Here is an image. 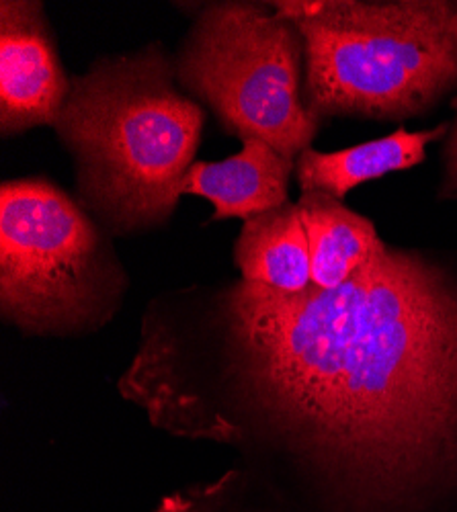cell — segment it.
<instances>
[{
	"label": "cell",
	"mask_w": 457,
	"mask_h": 512,
	"mask_svg": "<svg viewBox=\"0 0 457 512\" xmlns=\"http://www.w3.org/2000/svg\"><path fill=\"white\" fill-rule=\"evenodd\" d=\"M308 236L312 285L337 289L349 283L386 248L376 224L320 191L296 201Z\"/></svg>",
	"instance_id": "obj_9"
},
{
	"label": "cell",
	"mask_w": 457,
	"mask_h": 512,
	"mask_svg": "<svg viewBox=\"0 0 457 512\" xmlns=\"http://www.w3.org/2000/svg\"><path fill=\"white\" fill-rule=\"evenodd\" d=\"M447 132L449 123L423 132H408L406 127H398L390 136L337 152L308 148L296 160L300 191H320L343 201L349 191L363 183L402 173L425 162L427 146L445 138Z\"/></svg>",
	"instance_id": "obj_8"
},
{
	"label": "cell",
	"mask_w": 457,
	"mask_h": 512,
	"mask_svg": "<svg viewBox=\"0 0 457 512\" xmlns=\"http://www.w3.org/2000/svg\"><path fill=\"white\" fill-rule=\"evenodd\" d=\"M296 160L279 154L263 140H242V148L220 162L195 160L181 181V195L214 203L212 222H248L289 203V179Z\"/></svg>",
	"instance_id": "obj_7"
},
{
	"label": "cell",
	"mask_w": 457,
	"mask_h": 512,
	"mask_svg": "<svg viewBox=\"0 0 457 512\" xmlns=\"http://www.w3.org/2000/svg\"><path fill=\"white\" fill-rule=\"evenodd\" d=\"M117 390L289 512H457V252L386 244L337 289H166Z\"/></svg>",
	"instance_id": "obj_1"
},
{
	"label": "cell",
	"mask_w": 457,
	"mask_h": 512,
	"mask_svg": "<svg viewBox=\"0 0 457 512\" xmlns=\"http://www.w3.org/2000/svg\"><path fill=\"white\" fill-rule=\"evenodd\" d=\"M304 37V105L332 117L406 121L457 89L451 0H277Z\"/></svg>",
	"instance_id": "obj_3"
},
{
	"label": "cell",
	"mask_w": 457,
	"mask_h": 512,
	"mask_svg": "<svg viewBox=\"0 0 457 512\" xmlns=\"http://www.w3.org/2000/svg\"><path fill=\"white\" fill-rule=\"evenodd\" d=\"M445 175L439 185V199H455L457 197V121L445 142Z\"/></svg>",
	"instance_id": "obj_12"
},
{
	"label": "cell",
	"mask_w": 457,
	"mask_h": 512,
	"mask_svg": "<svg viewBox=\"0 0 457 512\" xmlns=\"http://www.w3.org/2000/svg\"><path fill=\"white\" fill-rule=\"evenodd\" d=\"M205 113L162 41L95 58L72 74L52 130L74 164V199L115 240L169 226Z\"/></svg>",
	"instance_id": "obj_2"
},
{
	"label": "cell",
	"mask_w": 457,
	"mask_h": 512,
	"mask_svg": "<svg viewBox=\"0 0 457 512\" xmlns=\"http://www.w3.org/2000/svg\"><path fill=\"white\" fill-rule=\"evenodd\" d=\"M240 279L281 293L312 287V263L298 203H285L242 224L234 242Z\"/></svg>",
	"instance_id": "obj_10"
},
{
	"label": "cell",
	"mask_w": 457,
	"mask_h": 512,
	"mask_svg": "<svg viewBox=\"0 0 457 512\" xmlns=\"http://www.w3.org/2000/svg\"><path fill=\"white\" fill-rule=\"evenodd\" d=\"M181 91L236 140H263L289 160L312 148L320 121L304 105V37L271 3L212 0L175 54Z\"/></svg>",
	"instance_id": "obj_5"
},
{
	"label": "cell",
	"mask_w": 457,
	"mask_h": 512,
	"mask_svg": "<svg viewBox=\"0 0 457 512\" xmlns=\"http://www.w3.org/2000/svg\"><path fill=\"white\" fill-rule=\"evenodd\" d=\"M152 512H289L248 469L236 465L212 482L183 488Z\"/></svg>",
	"instance_id": "obj_11"
},
{
	"label": "cell",
	"mask_w": 457,
	"mask_h": 512,
	"mask_svg": "<svg viewBox=\"0 0 457 512\" xmlns=\"http://www.w3.org/2000/svg\"><path fill=\"white\" fill-rule=\"evenodd\" d=\"M72 84L46 7L39 0L0 3V136L17 138L54 125Z\"/></svg>",
	"instance_id": "obj_6"
},
{
	"label": "cell",
	"mask_w": 457,
	"mask_h": 512,
	"mask_svg": "<svg viewBox=\"0 0 457 512\" xmlns=\"http://www.w3.org/2000/svg\"><path fill=\"white\" fill-rule=\"evenodd\" d=\"M113 238L44 175L0 185V318L23 336L105 328L130 291Z\"/></svg>",
	"instance_id": "obj_4"
}]
</instances>
